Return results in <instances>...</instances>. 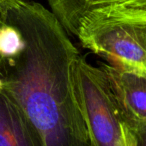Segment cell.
Masks as SVG:
<instances>
[{
	"instance_id": "277c9868",
	"label": "cell",
	"mask_w": 146,
	"mask_h": 146,
	"mask_svg": "<svg viewBox=\"0 0 146 146\" xmlns=\"http://www.w3.org/2000/svg\"><path fill=\"white\" fill-rule=\"evenodd\" d=\"M106 77L122 123L136 137L140 144H145L146 135V75L124 70L106 63L100 65Z\"/></svg>"
},
{
	"instance_id": "3957f363",
	"label": "cell",
	"mask_w": 146,
	"mask_h": 146,
	"mask_svg": "<svg viewBox=\"0 0 146 146\" xmlns=\"http://www.w3.org/2000/svg\"><path fill=\"white\" fill-rule=\"evenodd\" d=\"M79 109L90 146H127L125 126L100 67L79 55L73 72Z\"/></svg>"
},
{
	"instance_id": "ba28073f",
	"label": "cell",
	"mask_w": 146,
	"mask_h": 146,
	"mask_svg": "<svg viewBox=\"0 0 146 146\" xmlns=\"http://www.w3.org/2000/svg\"><path fill=\"white\" fill-rule=\"evenodd\" d=\"M20 0H0V28L9 22V17L12 9L19 3ZM6 67L0 58V81L3 79Z\"/></svg>"
},
{
	"instance_id": "5b68a950",
	"label": "cell",
	"mask_w": 146,
	"mask_h": 146,
	"mask_svg": "<svg viewBox=\"0 0 146 146\" xmlns=\"http://www.w3.org/2000/svg\"><path fill=\"white\" fill-rule=\"evenodd\" d=\"M0 146H46L17 102L0 88Z\"/></svg>"
},
{
	"instance_id": "7a4b0ae2",
	"label": "cell",
	"mask_w": 146,
	"mask_h": 146,
	"mask_svg": "<svg viewBox=\"0 0 146 146\" xmlns=\"http://www.w3.org/2000/svg\"><path fill=\"white\" fill-rule=\"evenodd\" d=\"M76 37L108 65L146 75V5L88 9L79 20Z\"/></svg>"
},
{
	"instance_id": "6da1fadb",
	"label": "cell",
	"mask_w": 146,
	"mask_h": 146,
	"mask_svg": "<svg viewBox=\"0 0 146 146\" xmlns=\"http://www.w3.org/2000/svg\"><path fill=\"white\" fill-rule=\"evenodd\" d=\"M9 21L21 32L24 47L0 88L25 112L46 146H90L73 82L80 54L69 35L50 10L31 0H20Z\"/></svg>"
},
{
	"instance_id": "8992f818",
	"label": "cell",
	"mask_w": 146,
	"mask_h": 146,
	"mask_svg": "<svg viewBox=\"0 0 146 146\" xmlns=\"http://www.w3.org/2000/svg\"><path fill=\"white\" fill-rule=\"evenodd\" d=\"M50 11L68 35L76 36L78 23L89 9V0H47Z\"/></svg>"
},
{
	"instance_id": "52a82bcc",
	"label": "cell",
	"mask_w": 146,
	"mask_h": 146,
	"mask_svg": "<svg viewBox=\"0 0 146 146\" xmlns=\"http://www.w3.org/2000/svg\"><path fill=\"white\" fill-rule=\"evenodd\" d=\"M24 40L21 32L9 21L0 28V58L5 67L10 66L21 54Z\"/></svg>"
}]
</instances>
